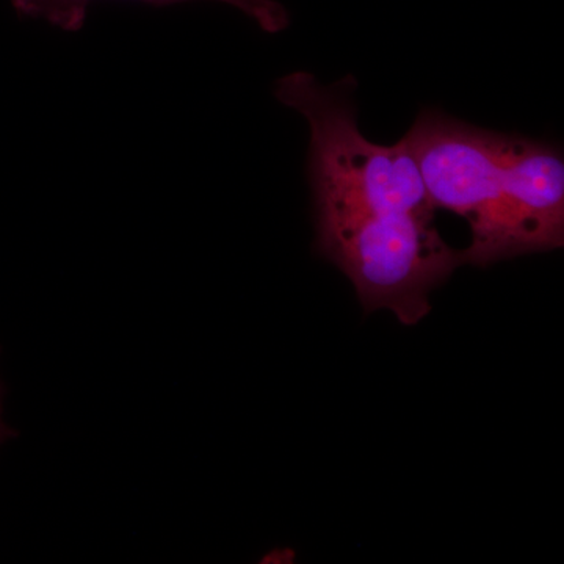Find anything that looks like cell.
<instances>
[{
	"mask_svg": "<svg viewBox=\"0 0 564 564\" xmlns=\"http://www.w3.org/2000/svg\"><path fill=\"white\" fill-rule=\"evenodd\" d=\"M3 436V425H2V419H0V440H2Z\"/></svg>",
	"mask_w": 564,
	"mask_h": 564,
	"instance_id": "277c9868",
	"label": "cell"
},
{
	"mask_svg": "<svg viewBox=\"0 0 564 564\" xmlns=\"http://www.w3.org/2000/svg\"><path fill=\"white\" fill-rule=\"evenodd\" d=\"M95 0H11L22 17L50 22L66 32L80 31L87 20L88 9ZM152 6L193 2V0H140ZM231 6L254 21L263 32L280 33L291 24V14L276 0H210Z\"/></svg>",
	"mask_w": 564,
	"mask_h": 564,
	"instance_id": "3957f363",
	"label": "cell"
},
{
	"mask_svg": "<svg viewBox=\"0 0 564 564\" xmlns=\"http://www.w3.org/2000/svg\"><path fill=\"white\" fill-rule=\"evenodd\" d=\"M356 87L351 74L325 85L295 70L274 96L310 126L315 252L351 281L364 313L389 310L417 325L432 311L430 295L466 259L434 225L437 209L406 139L386 147L359 129Z\"/></svg>",
	"mask_w": 564,
	"mask_h": 564,
	"instance_id": "6da1fadb",
	"label": "cell"
},
{
	"mask_svg": "<svg viewBox=\"0 0 564 564\" xmlns=\"http://www.w3.org/2000/svg\"><path fill=\"white\" fill-rule=\"evenodd\" d=\"M436 209L469 223L466 265H492L564 243L563 152L549 141L477 128L423 109L404 133Z\"/></svg>",
	"mask_w": 564,
	"mask_h": 564,
	"instance_id": "7a4b0ae2",
	"label": "cell"
}]
</instances>
